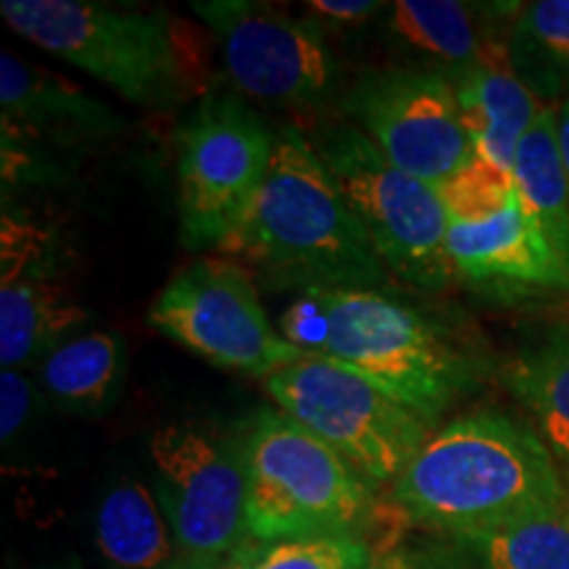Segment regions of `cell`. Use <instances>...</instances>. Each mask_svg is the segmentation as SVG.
<instances>
[{
    "label": "cell",
    "instance_id": "obj_13",
    "mask_svg": "<svg viewBox=\"0 0 569 569\" xmlns=\"http://www.w3.org/2000/svg\"><path fill=\"white\" fill-rule=\"evenodd\" d=\"M42 248L32 224L3 217L0 246V365L17 369L27 361L46 359L61 343L77 336L90 315L59 282L32 269Z\"/></svg>",
    "mask_w": 569,
    "mask_h": 569
},
{
    "label": "cell",
    "instance_id": "obj_7",
    "mask_svg": "<svg viewBox=\"0 0 569 569\" xmlns=\"http://www.w3.org/2000/svg\"><path fill=\"white\" fill-rule=\"evenodd\" d=\"M284 417L330 446L369 486H388L407 469L432 427L367 377L325 356H303L267 377Z\"/></svg>",
    "mask_w": 569,
    "mask_h": 569
},
{
    "label": "cell",
    "instance_id": "obj_14",
    "mask_svg": "<svg viewBox=\"0 0 569 569\" xmlns=\"http://www.w3.org/2000/svg\"><path fill=\"white\" fill-rule=\"evenodd\" d=\"M453 274L496 293H561L569 272L519 203L517 190L501 211L475 222H448Z\"/></svg>",
    "mask_w": 569,
    "mask_h": 569
},
{
    "label": "cell",
    "instance_id": "obj_29",
    "mask_svg": "<svg viewBox=\"0 0 569 569\" xmlns=\"http://www.w3.org/2000/svg\"><path fill=\"white\" fill-rule=\"evenodd\" d=\"M372 569H411L407 549H390L375 559Z\"/></svg>",
    "mask_w": 569,
    "mask_h": 569
},
{
    "label": "cell",
    "instance_id": "obj_3",
    "mask_svg": "<svg viewBox=\"0 0 569 569\" xmlns=\"http://www.w3.org/2000/svg\"><path fill=\"white\" fill-rule=\"evenodd\" d=\"M0 17L19 38L142 109L174 111L201 88V61L190 27L163 9H122L90 0H3Z\"/></svg>",
    "mask_w": 569,
    "mask_h": 569
},
{
    "label": "cell",
    "instance_id": "obj_30",
    "mask_svg": "<svg viewBox=\"0 0 569 569\" xmlns=\"http://www.w3.org/2000/svg\"><path fill=\"white\" fill-rule=\"evenodd\" d=\"M248 546H251V540H248V543L243 546V551L238 553V557H232L230 561H224V565H209V567H201V565H184V561H177L174 567H169V569H243V561H246V551H248Z\"/></svg>",
    "mask_w": 569,
    "mask_h": 569
},
{
    "label": "cell",
    "instance_id": "obj_24",
    "mask_svg": "<svg viewBox=\"0 0 569 569\" xmlns=\"http://www.w3.org/2000/svg\"><path fill=\"white\" fill-rule=\"evenodd\" d=\"M372 549L359 536H315L280 543L251 540L243 569H372Z\"/></svg>",
    "mask_w": 569,
    "mask_h": 569
},
{
    "label": "cell",
    "instance_id": "obj_20",
    "mask_svg": "<svg viewBox=\"0 0 569 569\" xmlns=\"http://www.w3.org/2000/svg\"><path fill=\"white\" fill-rule=\"evenodd\" d=\"M519 203L569 272V182L559 148L557 106H540L515 159Z\"/></svg>",
    "mask_w": 569,
    "mask_h": 569
},
{
    "label": "cell",
    "instance_id": "obj_18",
    "mask_svg": "<svg viewBox=\"0 0 569 569\" xmlns=\"http://www.w3.org/2000/svg\"><path fill=\"white\" fill-rule=\"evenodd\" d=\"M446 540L472 569H569V498Z\"/></svg>",
    "mask_w": 569,
    "mask_h": 569
},
{
    "label": "cell",
    "instance_id": "obj_10",
    "mask_svg": "<svg viewBox=\"0 0 569 569\" xmlns=\"http://www.w3.org/2000/svg\"><path fill=\"white\" fill-rule=\"evenodd\" d=\"M277 138L259 113L230 96H209L177 132L182 238L217 248L248 209L272 163Z\"/></svg>",
    "mask_w": 569,
    "mask_h": 569
},
{
    "label": "cell",
    "instance_id": "obj_16",
    "mask_svg": "<svg viewBox=\"0 0 569 569\" xmlns=\"http://www.w3.org/2000/svg\"><path fill=\"white\" fill-rule=\"evenodd\" d=\"M453 88L472 142V161L515 180L519 142L543 103L509 69L507 48L490 51L488 59L461 77Z\"/></svg>",
    "mask_w": 569,
    "mask_h": 569
},
{
    "label": "cell",
    "instance_id": "obj_12",
    "mask_svg": "<svg viewBox=\"0 0 569 569\" xmlns=\"http://www.w3.org/2000/svg\"><path fill=\"white\" fill-rule=\"evenodd\" d=\"M346 111L390 163L440 184L472 161L457 88L430 69H372L351 84Z\"/></svg>",
    "mask_w": 569,
    "mask_h": 569
},
{
    "label": "cell",
    "instance_id": "obj_2",
    "mask_svg": "<svg viewBox=\"0 0 569 569\" xmlns=\"http://www.w3.org/2000/svg\"><path fill=\"white\" fill-rule=\"evenodd\" d=\"M393 503L440 538L567 501L557 457L522 419L478 411L432 432L393 482Z\"/></svg>",
    "mask_w": 569,
    "mask_h": 569
},
{
    "label": "cell",
    "instance_id": "obj_27",
    "mask_svg": "<svg viewBox=\"0 0 569 569\" xmlns=\"http://www.w3.org/2000/svg\"><path fill=\"white\" fill-rule=\"evenodd\" d=\"M407 557L411 569H472L446 538L407 549Z\"/></svg>",
    "mask_w": 569,
    "mask_h": 569
},
{
    "label": "cell",
    "instance_id": "obj_1",
    "mask_svg": "<svg viewBox=\"0 0 569 569\" xmlns=\"http://www.w3.org/2000/svg\"><path fill=\"white\" fill-rule=\"evenodd\" d=\"M213 251L301 293L375 290L388 277L311 140L293 127L277 138L259 193Z\"/></svg>",
    "mask_w": 569,
    "mask_h": 569
},
{
    "label": "cell",
    "instance_id": "obj_28",
    "mask_svg": "<svg viewBox=\"0 0 569 569\" xmlns=\"http://www.w3.org/2000/svg\"><path fill=\"white\" fill-rule=\"evenodd\" d=\"M557 124H559L561 159H565V172L569 182V98H565V101L557 106Z\"/></svg>",
    "mask_w": 569,
    "mask_h": 569
},
{
    "label": "cell",
    "instance_id": "obj_26",
    "mask_svg": "<svg viewBox=\"0 0 569 569\" xmlns=\"http://www.w3.org/2000/svg\"><path fill=\"white\" fill-rule=\"evenodd\" d=\"M388 3H369V0H309L306 17L317 21H330L336 27H353L361 21L386 13Z\"/></svg>",
    "mask_w": 569,
    "mask_h": 569
},
{
    "label": "cell",
    "instance_id": "obj_17",
    "mask_svg": "<svg viewBox=\"0 0 569 569\" xmlns=\"http://www.w3.org/2000/svg\"><path fill=\"white\" fill-rule=\"evenodd\" d=\"M382 21L398 46L453 84L493 51L480 38L472 11L453 0H396Z\"/></svg>",
    "mask_w": 569,
    "mask_h": 569
},
{
    "label": "cell",
    "instance_id": "obj_9",
    "mask_svg": "<svg viewBox=\"0 0 569 569\" xmlns=\"http://www.w3.org/2000/svg\"><path fill=\"white\" fill-rule=\"evenodd\" d=\"M148 319L184 351L251 377L267 380L303 359L269 322L253 274L227 259L184 267L156 298Z\"/></svg>",
    "mask_w": 569,
    "mask_h": 569
},
{
    "label": "cell",
    "instance_id": "obj_25",
    "mask_svg": "<svg viewBox=\"0 0 569 569\" xmlns=\"http://www.w3.org/2000/svg\"><path fill=\"white\" fill-rule=\"evenodd\" d=\"M32 382L17 369L0 372V438L9 443L24 427L32 411Z\"/></svg>",
    "mask_w": 569,
    "mask_h": 569
},
{
    "label": "cell",
    "instance_id": "obj_15",
    "mask_svg": "<svg viewBox=\"0 0 569 569\" xmlns=\"http://www.w3.org/2000/svg\"><path fill=\"white\" fill-rule=\"evenodd\" d=\"M0 111L3 134L11 138H101L119 130L109 106L90 98L74 82L56 71L21 61L9 51L0 53Z\"/></svg>",
    "mask_w": 569,
    "mask_h": 569
},
{
    "label": "cell",
    "instance_id": "obj_8",
    "mask_svg": "<svg viewBox=\"0 0 569 569\" xmlns=\"http://www.w3.org/2000/svg\"><path fill=\"white\" fill-rule=\"evenodd\" d=\"M159 503L184 565H224L248 543L246 459L201 425H161L148 443Z\"/></svg>",
    "mask_w": 569,
    "mask_h": 569
},
{
    "label": "cell",
    "instance_id": "obj_5",
    "mask_svg": "<svg viewBox=\"0 0 569 569\" xmlns=\"http://www.w3.org/2000/svg\"><path fill=\"white\" fill-rule=\"evenodd\" d=\"M315 293V290H311ZM338 361L436 427L472 386V361L436 322L380 290H317Z\"/></svg>",
    "mask_w": 569,
    "mask_h": 569
},
{
    "label": "cell",
    "instance_id": "obj_23",
    "mask_svg": "<svg viewBox=\"0 0 569 569\" xmlns=\"http://www.w3.org/2000/svg\"><path fill=\"white\" fill-rule=\"evenodd\" d=\"M503 48L509 69L540 103L569 98V0L522 6Z\"/></svg>",
    "mask_w": 569,
    "mask_h": 569
},
{
    "label": "cell",
    "instance_id": "obj_22",
    "mask_svg": "<svg viewBox=\"0 0 569 569\" xmlns=\"http://www.w3.org/2000/svg\"><path fill=\"white\" fill-rule=\"evenodd\" d=\"M503 386L530 411L540 438L569 465V327H557L503 367Z\"/></svg>",
    "mask_w": 569,
    "mask_h": 569
},
{
    "label": "cell",
    "instance_id": "obj_19",
    "mask_svg": "<svg viewBox=\"0 0 569 569\" xmlns=\"http://www.w3.org/2000/svg\"><path fill=\"white\" fill-rule=\"evenodd\" d=\"M127 375V346L119 332H80L42 359V388L71 415H106Z\"/></svg>",
    "mask_w": 569,
    "mask_h": 569
},
{
    "label": "cell",
    "instance_id": "obj_4",
    "mask_svg": "<svg viewBox=\"0 0 569 569\" xmlns=\"http://www.w3.org/2000/svg\"><path fill=\"white\" fill-rule=\"evenodd\" d=\"M246 522L256 543L359 536L372 519V486L282 411H259L243 443Z\"/></svg>",
    "mask_w": 569,
    "mask_h": 569
},
{
    "label": "cell",
    "instance_id": "obj_11",
    "mask_svg": "<svg viewBox=\"0 0 569 569\" xmlns=\"http://www.w3.org/2000/svg\"><path fill=\"white\" fill-rule=\"evenodd\" d=\"M234 88L264 103L319 109L336 96L340 67L317 19L253 0H196Z\"/></svg>",
    "mask_w": 569,
    "mask_h": 569
},
{
    "label": "cell",
    "instance_id": "obj_21",
    "mask_svg": "<svg viewBox=\"0 0 569 569\" xmlns=\"http://www.w3.org/2000/svg\"><path fill=\"white\" fill-rule=\"evenodd\" d=\"M96 543L122 569L174 567V536L169 519L142 482H119L103 496L96 515Z\"/></svg>",
    "mask_w": 569,
    "mask_h": 569
},
{
    "label": "cell",
    "instance_id": "obj_6",
    "mask_svg": "<svg viewBox=\"0 0 569 569\" xmlns=\"http://www.w3.org/2000/svg\"><path fill=\"white\" fill-rule=\"evenodd\" d=\"M311 146L351 206L382 267L422 293L451 282L448 213L436 184L390 163L353 124H332L311 134Z\"/></svg>",
    "mask_w": 569,
    "mask_h": 569
}]
</instances>
